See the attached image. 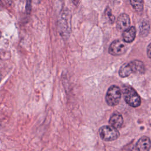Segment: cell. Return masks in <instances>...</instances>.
Returning <instances> with one entry per match:
<instances>
[{
    "label": "cell",
    "instance_id": "6da1fadb",
    "mask_svg": "<svg viewBox=\"0 0 151 151\" xmlns=\"http://www.w3.org/2000/svg\"><path fill=\"white\" fill-rule=\"evenodd\" d=\"M71 14L70 11L65 8L60 12L58 20V30L63 38H67L71 32Z\"/></svg>",
    "mask_w": 151,
    "mask_h": 151
},
{
    "label": "cell",
    "instance_id": "7a4b0ae2",
    "mask_svg": "<svg viewBox=\"0 0 151 151\" xmlns=\"http://www.w3.org/2000/svg\"><path fill=\"white\" fill-rule=\"evenodd\" d=\"M145 70L144 64L140 60H133L129 63H124L122 65L119 71L121 77H126L132 73L143 74Z\"/></svg>",
    "mask_w": 151,
    "mask_h": 151
},
{
    "label": "cell",
    "instance_id": "3957f363",
    "mask_svg": "<svg viewBox=\"0 0 151 151\" xmlns=\"http://www.w3.org/2000/svg\"><path fill=\"white\" fill-rule=\"evenodd\" d=\"M122 91L125 101L130 106L137 107L140 105V97L132 87L130 86H124L123 87Z\"/></svg>",
    "mask_w": 151,
    "mask_h": 151
},
{
    "label": "cell",
    "instance_id": "277c9868",
    "mask_svg": "<svg viewBox=\"0 0 151 151\" xmlns=\"http://www.w3.org/2000/svg\"><path fill=\"white\" fill-rule=\"evenodd\" d=\"M121 91L120 88L115 85L111 86L106 95V101L110 106L117 105L121 99Z\"/></svg>",
    "mask_w": 151,
    "mask_h": 151
},
{
    "label": "cell",
    "instance_id": "5b68a950",
    "mask_svg": "<svg viewBox=\"0 0 151 151\" xmlns=\"http://www.w3.org/2000/svg\"><path fill=\"white\" fill-rule=\"evenodd\" d=\"M99 134L101 139L104 141H113L119 137L117 129L110 126H103L99 129Z\"/></svg>",
    "mask_w": 151,
    "mask_h": 151
},
{
    "label": "cell",
    "instance_id": "8992f818",
    "mask_svg": "<svg viewBox=\"0 0 151 151\" xmlns=\"http://www.w3.org/2000/svg\"><path fill=\"white\" fill-rule=\"evenodd\" d=\"M127 46L123 40H116L113 41L109 46V52L114 56L120 55L123 54L127 50Z\"/></svg>",
    "mask_w": 151,
    "mask_h": 151
},
{
    "label": "cell",
    "instance_id": "52a82bcc",
    "mask_svg": "<svg viewBox=\"0 0 151 151\" xmlns=\"http://www.w3.org/2000/svg\"><path fill=\"white\" fill-rule=\"evenodd\" d=\"M130 20L126 14H122L118 17L116 21V28L120 31H123L130 27Z\"/></svg>",
    "mask_w": 151,
    "mask_h": 151
},
{
    "label": "cell",
    "instance_id": "ba28073f",
    "mask_svg": "<svg viewBox=\"0 0 151 151\" xmlns=\"http://www.w3.org/2000/svg\"><path fill=\"white\" fill-rule=\"evenodd\" d=\"M136 147L138 150L148 151L151 147V140L147 136H142L138 140Z\"/></svg>",
    "mask_w": 151,
    "mask_h": 151
},
{
    "label": "cell",
    "instance_id": "9c48e42d",
    "mask_svg": "<svg viewBox=\"0 0 151 151\" xmlns=\"http://www.w3.org/2000/svg\"><path fill=\"white\" fill-rule=\"evenodd\" d=\"M136 30L134 27H130L126 30L123 31L122 37L123 40L127 42L130 43L132 42L136 37Z\"/></svg>",
    "mask_w": 151,
    "mask_h": 151
},
{
    "label": "cell",
    "instance_id": "30bf717a",
    "mask_svg": "<svg viewBox=\"0 0 151 151\" xmlns=\"http://www.w3.org/2000/svg\"><path fill=\"white\" fill-rule=\"evenodd\" d=\"M109 124L116 129L120 128L123 124V118L122 114L117 112H114L109 119Z\"/></svg>",
    "mask_w": 151,
    "mask_h": 151
},
{
    "label": "cell",
    "instance_id": "8fae6325",
    "mask_svg": "<svg viewBox=\"0 0 151 151\" xmlns=\"http://www.w3.org/2000/svg\"><path fill=\"white\" fill-rule=\"evenodd\" d=\"M130 2L134 9L141 12L143 9V0H130Z\"/></svg>",
    "mask_w": 151,
    "mask_h": 151
},
{
    "label": "cell",
    "instance_id": "7c38bea8",
    "mask_svg": "<svg viewBox=\"0 0 151 151\" xmlns=\"http://www.w3.org/2000/svg\"><path fill=\"white\" fill-rule=\"evenodd\" d=\"M105 15H106V17L108 19V20L110 21V22H111V23L114 22V21L115 20V18H114V15L112 14L111 9L109 6H107L106 8Z\"/></svg>",
    "mask_w": 151,
    "mask_h": 151
},
{
    "label": "cell",
    "instance_id": "4fadbf2b",
    "mask_svg": "<svg viewBox=\"0 0 151 151\" xmlns=\"http://www.w3.org/2000/svg\"><path fill=\"white\" fill-rule=\"evenodd\" d=\"M31 0H27L26 4V11L27 14H29L31 11Z\"/></svg>",
    "mask_w": 151,
    "mask_h": 151
},
{
    "label": "cell",
    "instance_id": "5bb4252c",
    "mask_svg": "<svg viewBox=\"0 0 151 151\" xmlns=\"http://www.w3.org/2000/svg\"><path fill=\"white\" fill-rule=\"evenodd\" d=\"M147 55L149 58L151 59V43L149 44L147 48Z\"/></svg>",
    "mask_w": 151,
    "mask_h": 151
},
{
    "label": "cell",
    "instance_id": "9a60e30c",
    "mask_svg": "<svg viewBox=\"0 0 151 151\" xmlns=\"http://www.w3.org/2000/svg\"><path fill=\"white\" fill-rule=\"evenodd\" d=\"M71 2L74 4L75 6H77L79 4V0H70Z\"/></svg>",
    "mask_w": 151,
    "mask_h": 151
},
{
    "label": "cell",
    "instance_id": "2e32d148",
    "mask_svg": "<svg viewBox=\"0 0 151 151\" xmlns=\"http://www.w3.org/2000/svg\"><path fill=\"white\" fill-rule=\"evenodd\" d=\"M3 9H4V4L1 1V0H0V11L2 10Z\"/></svg>",
    "mask_w": 151,
    "mask_h": 151
},
{
    "label": "cell",
    "instance_id": "e0dca14e",
    "mask_svg": "<svg viewBox=\"0 0 151 151\" xmlns=\"http://www.w3.org/2000/svg\"><path fill=\"white\" fill-rule=\"evenodd\" d=\"M1 74L0 73V81H1Z\"/></svg>",
    "mask_w": 151,
    "mask_h": 151
},
{
    "label": "cell",
    "instance_id": "ac0fdd59",
    "mask_svg": "<svg viewBox=\"0 0 151 151\" xmlns=\"http://www.w3.org/2000/svg\"><path fill=\"white\" fill-rule=\"evenodd\" d=\"M1 32H0V38H1Z\"/></svg>",
    "mask_w": 151,
    "mask_h": 151
}]
</instances>
